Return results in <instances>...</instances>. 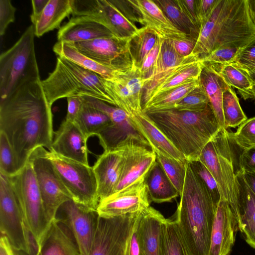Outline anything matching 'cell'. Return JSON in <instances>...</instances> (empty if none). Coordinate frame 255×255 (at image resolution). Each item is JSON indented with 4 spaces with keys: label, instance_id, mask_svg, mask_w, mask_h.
I'll list each match as a JSON object with an SVG mask.
<instances>
[{
    "label": "cell",
    "instance_id": "59",
    "mask_svg": "<svg viewBox=\"0 0 255 255\" xmlns=\"http://www.w3.org/2000/svg\"><path fill=\"white\" fill-rule=\"evenodd\" d=\"M246 70L248 72V73H249V74L250 75V76H251V77L252 78L254 81V86L253 87L252 93L253 95V99L255 100V72L250 71L247 70Z\"/></svg>",
    "mask_w": 255,
    "mask_h": 255
},
{
    "label": "cell",
    "instance_id": "41",
    "mask_svg": "<svg viewBox=\"0 0 255 255\" xmlns=\"http://www.w3.org/2000/svg\"><path fill=\"white\" fill-rule=\"evenodd\" d=\"M156 160L159 163L172 184L179 193L182 191L186 174V163L156 153Z\"/></svg>",
    "mask_w": 255,
    "mask_h": 255
},
{
    "label": "cell",
    "instance_id": "40",
    "mask_svg": "<svg viewBox=\"0 0 255 255\" xmlns=\"http://www.w3.org/2000/svg\"><path fill=\"white\" fill-rule=\"evenodd\" d=\"M222 110L225 129L238 127L247 120L239 99L232 87L229 88L223 94Z\"/></svg>",
    "mask_w": 255,
    "mask_h": 255
},
{
    "label": "cell",
    "instance_id": "35",
    "mask_svg": "<svg viewBox=\"0 0 255 255\" xmlns=\"http://www.w3.org/2000/svg\"><path fill=\"white\" fill-rule=\"evenodd\" d=\"M204 66V63L200 59L158 85L149 94L142 106V109L144 106L158 96L189 82L199 80Z\"/></svg>",
    "mask_w": 255,
    "mask_h": 255
},
{
    "label": "cell",
    "instance_id": "49",
    "mask_svg": "<svg viewBox=\"0 0 255 255\" xmlns=\"http://www.w3.org/2000/svg\"><path fill=\"white\" fill-rule=\"evenodd\" d=\"M16 8L10 0H0V35L2 36L8 25L15 20Z\"/></svg>",
    "mask_w": 255,
    "mask_h": 255
},
{
    "label": "cell",
    "instance_id": "39",
    "mask_svg": "<svg viewBox=\"0 0 255 255\" xmlns=\"http://www.w3.org/2000/svg\"><path fill=\"white\" fill-rule=\"evenodd\" d=\"M159 38L154 32L145 26L139 28L131 37L130 42L131 51L135 64L138 69Z\"/></svg>",
    "mask_w": 255,
    "mask_h": 255
},
{
    "label": "cell",
    "instance_id": "15",
    "mask_svg": "<svg viewBox=\"0 0 255 255\" xmlns=\"http://www.w3.org/2000/svg\"><path fill=\"white\" fill-rule=\"evenodd\" d=\"M56 218L62 221L69 228L81 255H88L94 240L99 218L97 210L70 200L60 207Z\"/></svg>",
    "mask_w": 255,
    "mask_h": 255
},
{
    "label": "cell",
    "instance_id": "32",
    "mask_svg": "<svg viewBox=\"0 0 255 255\" xmlns=\"http://www.w3.org/2000/svg\"><path fill=\"white\" fill-rule=\"evenodd\" d=\"M53 51L59 57L65 58L77 65L93 71L106 79H112L119 73L103 66L79 51L71 43L57 41Z\"/></svg>",
    "mask_w": 255,
    "mask_h": 255
},
{
    "label": "cell",
    "instance_id": "1",
    "mask_svg": "<svg viewBox=\"0 0 255 255\" xmlns=\"http://www.w3.org/2000/svg\"><path fill=\"white\" fill-rule=\"evenodd\" d=\"M51 107L41 80L23 84L0 100V131L13 151L18 170L37 148L51 149L54 134Z\"/></svg>",
    "mask_w": 255,
    "mask_h": 255
},
{
    "label": "cell",
    "instance_id": "58",
    "mask_svg": "<svg viewBox=\"0 0 255 255\" xmlns=\"http://www.w3.org/2000/svg\"><path fill=\"white\" fill-rule=\"evenodd\" d=\"M0 255H14L8 241L5 237L1 235L0 239Z\"/></svg>",
    "mask_w": 255,
    "mask_h": 255
},
{
    "label": "cell",
    "instance_id": "20",
    "mask_svg": "<svg viewBox=\"0 0 255 255\" xmlns=\"http://www.w3.org/2000/svg\"><path fill=\"white\" fill-rule=\"evenodd\" d=\"M80 97L84 102L106 114L112 122L111 126L98 135L104 151L115 147L130 135L145 139L136 131L129 116L122 109L92 97Z\"/></svg>",
    "mask_w": 255,
    "mask_h": 255
},
{
    "label": "cell",
    "instance_id": "47",
    "mask_svg": "<svg viewBox=\"0 0 255 255\" xmlns=\"http://www.w3.org/2000/svg\"><path fill=\"white\" fill-rule=\"evenodd\" d=\"M240 49V48L234 47L220 48L200 60L205 65H222L235 62Z\"/></svg>",
    "mask_w": 255,
    "mask_h": 255
},
{
    "label": "cell",
    "instance_id": "11",
    "mask_svg": "<svg viewBox=\"0 0 255 255\" xmlns=\"http://www.w3.org/2000/svg\"><path fill=\"white\" fill-rule=\"evenodd\" d=\"M141 212L112 218L99 216L88 255H131L132 238Z\"/></svg>",
    "mask_w": 255,
    "mask_h": 255
},
{
    "label": "cell",
    "instance_id": "45",
    "mask_svg": "<svg viewBox=\"0 0 255 255\" xmlns=\"http://www.w3.org/2000/svg\"><path fill=\"white\" fill-rule=\"evenodd\" d=\"M188 162L192 169L204 184L214 201L219 204L221 200L220 192L218 184L210 172L199 160Z\"/></svg>",
    "mask_w": 255,
    "mask_h": 255
},
{
    "label": "cell",
    "instance_id": "4",
    "mask_svg": "<svg viewBox=\"0 0 255 255\" xmlns=\"http://www.w3.org/2000/svg\"><path fill=\"white\" fill-rule=\"evenodd\" d=\"M188 161L198 160L221 129L209 104L198 112L175 109L144 112Z\"/></svg>",
    "mask_w": 255,
    "mask_h": 255
},
{
    "label": "cell",
    "instance_id": "50",
    "mask_svg": "<svg viewBox=\"0 0 255 255\" xmlns=\"http://www.w3.org/2000/svg\"><path fill=\"white\" fill-rule=\"evenodd\" d=\"M218 0H196V15L200 28L211 15Z\"/></svg>",
    "mask_w": 255,
    "mask_h": 255
},
{
    "label": "cell",
    "instance_id": "38",
    "mask_svg": "<svg viewBox=\"0 0 255 255\" xmlns=\"http://www.w3.org/2000/svg\"><path fill=\"white\" fill-rule=\"evenodd\" d=\"M169 20L181 31L197 39L200 29L196 27L180 9L176 0H154Z\"/></svg>",
    "mask_w": 255,
    "mask_h": 255
},
{
    "label": "cell",
    "instance_id": "60",
    "mask_svg": "<svg viewBox=\"0 0 255 255\" xmlns=\"http://www.w3.org/2000/svg\"><path fill=\"white\" fill-rule=\"evenodd\" d=\"M249 3L251 9L255 18V0H249Z\"/></svg>",
    "mask_w": 255,
    "mask_h": 255
},
{
    "label": "cell",
    "instance_id": "26",
    "mask_svg": "<svg viewBox=\"0 0 255 255\" xmlns=\"http://www.w3.org/2000/svg\"><path fill=\"white\" fill-rule=\"evenodd\" d=\"M136 131L147 142L155 153L185 162V157L171 143L154 122L143 111L129 116Z\"/></svg>",
    "mask_w": 255,
    "mask_h": 255
},
{
    "label": "cell",
    "instance_id": "25",
    "mask_svg": "<svg viewBox=\"0 0 255 255\" xmlns=\"http://www.w3.org/2000/svg\"><path fill=\"white\" fill-rule=\"evenodd\" d=\"M35 255H81V253L69 228L55 218L46 230Z\"/></svg>",
    "mask_w": 255,
    "mask_h": 255
},
{
    "label": "cell",
    "instance_id": "30",
    "mask_svg": "<svg viewBox=\"0 0 255 255\" xmlns=\"http://www.w3.org/2000/svg\"><path fill=\"white\" fill-rule=\"evenodd\" d=\"M72 13L71 0H49L34 27L38 37L58 28L62 21Z\"/></svg>",
    "mask_w": 255,
    "mask_h": 255
},
{
    "label": "cell",
    "instance_id": "9",
    "mask_svg": "<svg viewBox=\"0 0 255 255\" xmlns=\"http://www.w3.org/2000/svg\"><path fill=\"white\" fill-rule=\"evenodd\" d=\"M7 177L18 198L26 228L38 247L49 224L31 162L28 160L15 175Z\"/></svg>",
    "mask_w": 255,
    "mask_h": 255
},
{
    "label": "cell",
    "instance_id": "36",
    "mask_svg": "<svg viewBox=\"0 0 255 255\" xmlns=\"http://www.w3.org/2000/svg\"><path fill=\"white\" fill-rule=\"evenodd\" d=\"M159 255H190L175 220L162 225Z\"/></svg>",
    "mask_w": 255,
    "mask_h": 255
},
{
    "label": "cell",
    "instance_id": "54",
    "mask_svg": "<svg viewBox=\"0 0 255 255\" xmlns=\"http://www.w3.org/2000/svg\"><path fill=\"white\" fill-rule=\"evenodd\" d=\"M176 1L186 17L196 27L200 29L196 12V0H176Z\"/></svg>",
    "mask_w": 255,
    "mask_h": 255
},
{
    "label": "cell",
    "instance_id": "16",
    "mask_svg": "<svg viewBox=\"0 0 255 255\" xmlns=\"http://www.w3.org/2000/svg\"><path fill=\"white\" fill-rule=\"evenodd\" d=\"M156 161V153L146 140L131 135L121 177L114 194L145 179Z\"/></svg>",
    "mask_w": 255,
    "mask_h": 255
},
{
    "label": "cell",
    "instance_id": "46",
    "mask_svg": "<svg viewBox=\"0 0 255 255\" xmlns=\"http://www.w3.org/2000/svg\"><path fill=\"white\" fill-rule=\"evenodd\" d=\"M236 144L245 149L255 146V117L247 119L233 133Z\"/></svg>",
    "mask_w": 255,
    "mask_h": 255
},
{
    "label": "cell",
    "instance_id": "37",
    "mask_svg": "<svg viewBox=\"0 0 255 255\" xmlns=\"http://www.w3.org/2000/svg\"><path fill=\"white\" fill-rule=\"evenodd\" d=\"M200 79V78H199ZM200 84V79L189 82L156 97L143 108V112L173 109L175 105Z\"/></svg>",
    "mask_w": 255,
    "mask_h": 255
},
{
    "label": "cell",
    "instance_id": "27",
    "mask_svg": "<svg viewBox=\"0 0 255 255\" xmlns=\"http://www.w3.org/2000/svg\"><path fill=\"white\" fill-rule=\"evenodd\" d=\"M114 36L97 19L91 16H73L60 28L58 41L75 43Z\"/></svg>",
    "mask_w": 255,
    "mask_h": 255
},
{
    "label": "cell",
    "instance_id": "53",
    "mask_svg": "<svg viewBox=\"0 0 255 255\" xmlns=\"http://www.w3.org/2000/svg\"><path fill=\"white\" fill-rule=\"evenodd\" d=\"M197 40L195 39H179L169 41L176 53L182 57L189 55L193 51Z\"/></svg>",
    "mask_w": 255,
    "mask_h": 255
},
{
    "label": "cell",
    "instance_id": "17",
    "mask_svg": "<svg viewBox=\"0 0 255 255\" xmlns=\"http://www.w3.org/2000/svg\"><path fill=\"white\" fill-rule=\"evenodd\" d=\"M146 80L135 68L125 73H119L112 79L105 78L107 90L116 104L128 116L143 111L142 90Z\"/></svg>",
    "mask_w": 255,
    "mask_h": 255
},
{
    "label": "cell",
    "instance_id": "19",
    "mask_svg": "<svg viewBox=\"0 0 255 255\" xmlns=\"http://www.w3.org/2000/svg\"><path fill=\"white\" fill-rule=\"evenodd\" d=\"M145 179L99 201L100 217L112 218L141 212L150 206Z\"/></svg>",
    "mask_w": 255,
    "mask_h": 255
},
{
    "label": "cell",
    "instance_id": "7",
    "mask_svg": "<svg viewBox=\"0 0 255 255\" xmlns=\"http://www.w3.org/2000/svg\"><path fill=\"white\" fill-rule=\"evenodd\" d=\"M236 144L233 133L221 128L204 147L198 160L210 172L215 179L221 194V199L229 204L234 213L237 207L238 188L235 169Z\"/></svg>",
    "mask_w": 255,
    "mask_h": 255
},
{
    "label": "cell",
    "instance_id": "51",
    "mask_svg": "<svg viewBox=\"0 0 255 255\" xmlns=\"http://www.w3.org/2000/svg\"><path fill=\"white\" fill-rule=\"evenodd\" d=\"M235 62L243 66H248L255 63V39L241 48Z\"/></svg>",
    "mask_w": 255,
    "mask_h": 255
},
{
    "label": "cell",
    "instance_id": "56",
    "mask_svg": "<svg viewBox=\"0 0 255 255\" xmlns=\"http://www.w3.org/2000/svg\"><path fill=\"white\" fill-rule=\"evenodd\" d=\"M48 1L49 0H32L31 1L32 6V12L30 15L32 24L34 25L36 23Z\"/></svg>",
    "mask_w": 255,
    "mask_h": 255
},
{
    "label": "cell",
    "instance_id": "42",
    "mask_svg": "<svg viewBox=\"0 0 255 255\" xmlns=\"http://www.w3.org/2000/svg\"><path fill=\"white\" fill-rule=\"evenodd\" d=\"M186 57V56L182 57L178 54L169 41L162 40L160 51L154 65L153 74L147 82L178 65L183 61Z\"/></svg>",
    "mask_w": 255,
    "mask_h": 255
},
{
    "label": "cell",
    "instance_id": "62",
    "mask_svg": "<svg viewBox=\"0 0 255 255\" xmlns=\"http://www.w3.org/2000/svg\"><path fill=\"white\" fill-rule=\"evenodd\" d=\"M13 251L14 255H26L25 254H24L22 252L16 251H14L13 250Z\"/></svg>",
    "mask_w": 255,
    "mask_h": 255
},
{
    "label": "cell",
    "instance_id": "43",
    "mask_svg": "<svg viewBox=\"0 0 255 255\" xmlns=\"http://www.w3.org/2000/svg\"><path fill=\"white\" fill-rule=\"evenodd\" d=\"M210 104L209 99L200 84L177 103L173 109L198 112L204 110Z\"/></svg>",
    "mask_w": 255,
    "mask_h": 255
},
{
    "label": "cell",
    "instance_id": "6",
    "mask_svg": "<svg viewBox=\"0 0 255 255\" xmlns=\"http://www.w3.org/2000/svg\"><path fill=\"white\" fill-rule=\"evenodd\" d=\"M34 27L29 25L19 39L0 55V100L27 82L41 80L34 46Z\"/></svg>",
    "mask_w": 255,
    "mask_h": 255
},
{
    "label": "cell",
    "instance_id": "48",
    "mask_svg": "<svg viewBox=\"0 0 255 255\" xmlns=\"http://www.w3.org/2000/svg\"><path fill=\"white\" fill-rule=\"evenodd\" d=\"M162 41V39L159 38L138 69L140 76L142 79L146 80V83L153 74L154 65L160 51Z\"/></svg>",
    "mask_w": 255,
    "mask_h": 255
},
{
    "label": "cell",
    "instance_id": "5",
    "mask_svg": "<svg viewBox=\"0 0 255 255\" xmlns=\"http://www.w3.org/2000/svg\"><path fill=\"white\" fill-rule=\"evenodd\" d=\"M105 78L61 57L48 77L42 81L50 106L59 99L70 97H92L116 107L104 83Z\"/></svg>",
    "mask_w": 255,
    "mask_h": 255
},
{
    "label": "cell",
    "instance_id": "21",
    "mask_svg": "<svg viewBox=\"0 0 255 255\" xmlns=\"http://www.w3.org/2000/svg\"><path fill=\"white\" fill-rule=\"evenodd\" d=\"M128 1L140 17V23L154 32L162 40L194 39L176 28L153 0Z\"/></svg>",
    "mask_w": 255,
    "mask_h": 255
},
{
    "label": "cell",
    "instance_id": "55",
    "mask_svg": "<svg viewBox=\"0 0 255 255\" xmlns=\"http://www.w3.org/2000/svg\"><path fill=\"white\" fill-rule=\"evenodd\" d=\"M67 100L68 106L65 120L74 123L81 109L83 102L81 97L78 96L68 97Z\"/></svg>",
    "mask_w": 255,
    "mask_h": 255
},
{
    "label": "cell",
    "instance_id": "28",
    "mask_svg": "<svg viewBox=\"0 0 255 255\" xmlns=\"http://www.w3.org/2000/svg\"><path fill=\"white\" fill-rule=\"evenodd\" d=\"M238 188L237 210L234 215L247 243L255 249V196L243 178L241 169L236 174Z\"/></svg>",
    "mask_w": 255,
    "mask_h": 255
},
{
    "label": "cell",
    "instance_id": "23",
    "mask_svg": "<svg viewBox=\"0 0 255 255\" xmlns=\"http://www.w3.org/2000/svg\"><path fill=\"white\" fill-rule=\"evenodd\" d=\"M165 220L150 206L141 212L132 236L137 245L136 255H159L161 228Z\"/></svg>",
    "mask_w": 255,
    "mask_h": 255
},
{
    "label": "cell",
    "instance_id": "31",
    "mask_svg": "<svg viewBox=\"0 0 255 255\" xmlns=\"http://www.w3.org/2000/svg\"><path fill=\"white\" fill-rule=\"evenodd\" d=\"M145 183L150 202L157 203L168 202L179 196L157 160L146 176Z\"/></svg>",
    "mask_w": 255,
    "mask_h": 255
},
{
    "label": "cell",
    "instance_id": "2",
    "mask_svg": "<svg viewBox=\"0 0 255 255\" xmlns=\"http://www.w3.org/2000/svg\"><path fill=\"white\" fill-rule=\"evenodd\" d=\"M175 220L190 255H208L218 204L186 163L182 191Z\"/></svg>",
    "mask_w": 255,
    "mask_h": 255
},
{
    "label": "cell",
    "instance_id": "57",
    "mask_svg": "<svg viewBox=\"0 0 255 255\" xmlns=\"http://www.w3.org/2000/svg\"><path fill=\"white\" fill-rule=\"evenodd\" d=\"M241 171L244 181L255 196V173L244 171L242 169Z\"/></svg>",
    "mask_w": 255,
    "mask_h": 255
},
{
    "label": "cell",
    "instance_id": "22",
    "mask_svg": "<svg viewBox=\"0 0 255 255\" xmlns=\"http://www.w3.org/2000/svg\"><path fill=\"white\" fill-rule=\"evenodd\" d=\"M238 230L237 219L229 204L221 199L213 225L208 255H230Z\"/></svg>",
    "mask_w": 255,
    "mask_h": 255
},
{
    "label": "cell",
    "instance_id": "10",
    "mask_svg": "<svg viewBox=\"0 0 255 255\" xmlns=\"http://www.w3.org/2000/svg\"><path fill=\"white\" fill-rule=\"evenodd\" d=\"M57 174L71 194L72 200L96 210L100 201L93 167L46 150Z\"/></svg>",
    "mask_w": 255,
    "mask_h": 255
},
{
    "label": "cell",
    "instance_id": "8",
    "mask_svg": "<svg viewBox=\"0 0 255 255\" xmlns=\"http://www.w3.org/2000/svg\"><path fill=\"white\" fill-rule=\"evenodd\" d=\"M0 230L13 250L35 255L37 245L25 224L22 210L8 177L0 173Z\"/></svg>",
    "mask_w": 255,
    "mask_h": 255
},
{
    "label": "cell",
    "instance_id": "34",
    "mask_svg": "<svg viewBox=\"0 0 255 255\" xmlns=\"http://www.w3.org/2000/svg\"><path fill=\"white\" fill-rule=\"evenodd\" d=\"M212 66L231 87L236 88L245 99H253L254 81L248 72L237 62Z\"/></svg>",
    "mask_w": 255,
    "mask_h": 255
},
{
    "label": "cell",
    "instance_id": "18",
    "mask_svg": "<svg viewBox=\"0 0 255 255\" xmlns=\"http://www.w3.org/2000/svg\"><path fill=\"white\" fill-rule=\"evenodd\" d=\"M130 136L115 147L104 151L93 166L100 201L114 193L124 165Z\"/></svg>",
    "mask_w": 255,
    "mask_h": 255
},
{
    "label": "cell",
    "instance_id": "12",
    "mask_svg": "<svg viewBox=\"0 0 255 255\" xmlns=\"http://www.w3.org/2000/svg\"><path fill=\"white\" fill-rule=\"evenodd\" d=\"M43 147L35 149L28 158L31 162L41 196L45 216L50 224L56 218L60 207L72 200V196L52 163L46 155Z\"/></svg>",
    "mask_w": 255,
    "mask_h": 255
},
{
    "label": "cell",
    "instance_id": "52",
    "mask_svg": "<svg viewBox=\"0 0 255 255\" xmlns=\"http://www.w3.org/2000/svg\"><path fill=\"white\" fill-rule=\"evenodd\" d=\"M239 164L243 171L255 173V146L243 149L240 155Z\"/></svg>",
    "mask_w": 255,
    "mask_h": 255
},
{
    "label": "cell",
    "instance_id": "61",
    "mask_svg": "<svg viewBox=\"0 0 255 255\" xmlns=\"http://www.w3.org/2000/svg\"><path fill=\"white\" fill-rule=\"evenodd\" d=\"M239 64V63H238ZM242 67L250 71L255 72V63L248 66H243L240 65Z\"/></svg>",
    "mask_w": 255,
    "mask_h": 255
},
{
    "label": "cell",
    "instance_id": "14",
    "mask_svg": "<svg viewBox=\"0 0 255 255\" xmlns=\"http://www.w3.org/2000/svg\"><path fill=\"white\" fill-rule=\"evenodd\" d=\"M72 15L91 16L105 26L114 36L121 39L133 36L139 28L107 0H71Z\"/></svg>",
    "mask_w": 255,
    "mask_h": 255
},
{
    "label": "cell",
    "instance_id": "33",
    "mask_svg": "<svg viewBox=\"0 0 255 255\" xmlns=\"http://www.w3.org/2000/svg\"><path fill=\"white\" fill-rule=\"evenodd\" d=\"M82 102L81 109L74 123L87 140L91 136H98L111 126L112 122L106 114Z\"/></svg>",
    "mask_w": 255,
    "mask_h": 255
},
{
    "label": "cell",
    "instance_id": "44",
    "mask_svg": "<svg viewBox=\"0 0 255 255\" xmlns=\"http://www.w3.org/2000/svg\"><path fill=\"white\" fill-rule=\"evenodd\" d=\"M18 171L13 151L5 134L0 131V173L10 177Z\"/></svg>",
    "mask_w": 255,
    "mask_h": 255
},
{
    "label": "cell",
    "instance_id": "24",
    "mask_svg": "<svg viewBox=\"0 0 255 255\" xmlns=\"http://www.w3.org/2000/svg\"><path fill=\"white\" fill-rule=\"evenodd\" d=\"M54 134L50 151L66 158L89 165L87 140L74 123L65 120Z\"/></svg>",
    "mask_w": 255,
    "mask_h": 255
},
{
    "label": "cell",
    "instance_id": "3",
    "mask_svg": "<svg viewBox=\"0 0 255 255\" xmlns=\"http://www.w3.org/2000/svg\"><path fill=\"white\" fill-rule=\"evenodd\" d=\"M255 39V18L249 0H218L191 53L201 59L220 48H243Z\"/></svg>",
    "mask_w": 255,
    "mask_h": 255
},
{
    "label": "cell",
    "instance_id": "29",
    "mask_svg": "<svg viewBox=\"0 0 255 255\" xmlns=\"http://www.w3.org/2000/svg\"><path fill=\"white\" fill-rule=\"evenodd\" d=\"M199 79L220 126L224 128L222 110L223 94L231 87L219 73L209 65L204 66Z\"/></svg>",
    "mask_w": 255,
    "mask_h": 255
},
{
    "label": "cell",
    "instance_id": "13",
    "mask_svg": "<svg viewBox=\"0 0 255 255\" xmlns=\"http://www.w3.org/2000/svg\"><path fill=\"white\" fill-rule=\"evenodd\" d=\"M131 38L112 36L71 43L97 63L119 73H125L137 68L131 51Z\"/></svg>",
    "mask_w": 255,
    "mask_h": 255
}]
</instances>
